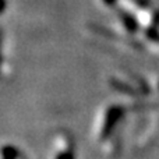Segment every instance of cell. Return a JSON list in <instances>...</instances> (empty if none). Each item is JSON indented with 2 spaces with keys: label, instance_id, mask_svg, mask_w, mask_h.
Masks as SVG:
<instances>
[{
  "label": "cell",
  "instance_id": "obj_1",
  "mask_svg": "<svg viewBox=\"0 0 159 159\" xmlns=\"http://www.w3.org/2000/svg\"><path fill=\"white\" fill-rule=\"evenodd\" d=\"M4 6H6L4 0H0V13H2L3 10H4Z\"/></svg>",
  "mask_w": 159,
  "mask_h": 159
},
{
  "label": "cell",
  "instance_id": "obj_2",
  "mask_svg": "<svg viewBox=\"0 0 159 159\" xmlns=\"http://www.w3.org/2000/svg\"><path fill=\"white\" fill-rule=\"evenodd\" d=\"M0 43H2V34H0ZM0 60H2V56H0Z\"/></svg>",
  "mask_w": 159,
  "mask_h": 159
}]
</instances>
